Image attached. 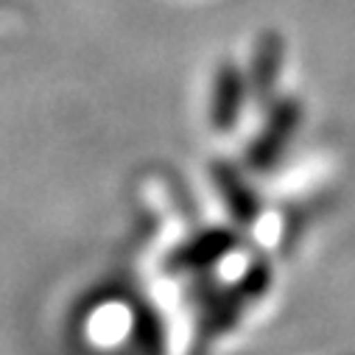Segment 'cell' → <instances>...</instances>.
<instances>
[{"label":"cell","instance_id":"obj_2","mask_svg":"<svg viewBox=\"0 0 355 355\" xmlns=\"http://www.w3.org/2000/svg\"><path fill=\"white\" fill-rule=\"evenodd\" d=\"M283 59H286V42L280 34L275 31H266L257 42H254V51H252V67H249V87L252 93L263 101H269L275 96V87L280 81V73H283Z\"/></svg>","mask_w":355,"mask_h":355},{"label":"cell","instance_id":"obj_4","mask_svg":"<svg viewBox=\"0 0 355 355\" xmlns=\"http://www.w3.org/2000/svg\"><path fill=\"white\" fill-rule=\"evenodd\" d=\"M213 180L221 191V199H224L227 210L232 213V218L238 224H252L260 216V199L254 196V191L246 185V180L232 165L218 162L216 171H213Z\"/></svg>","mask_w":355,"mask_h":355},{"label":"cell","instance_id":"obj_1","mask_svg":"<svg viewBox=\"0 0 355 355\" xmlns=\"http://www.w3.org/2000/svg\"><path fill=\"white\" fill-rule=\"evenodd\" d=\"M302 104L297 98H280L269 118H266V126L254 135V140L249 143V151H246V162L252 171H272L277 165V159L286 154L288 143L294 140L300 123H302Z\"/></svg>","mask_w":355,"mask_h":355},{"label":"cell","instance_id":"obj_3","mask_svg":"<svg viewBox=\"0 0 355 355\" xmlns=\"http://www.w3.org/2000/svg\"><path fill=\"white\" fill-rule=\"evenodd\" d=\"M243 98H246V76L235 64H221L210 96V121L218 132L232 129V123L241 118Z\"/></svg>","mask_w":355,"mask_h":355},{"label":"cell","instance_id":"obj_5","mask_svg":"<svg viewBox=\"0 0 355 355\" xmlns=\"http://www.w3.org/2000/svg\"><path fill=\"white\" fill-rule=\"evenodd\" d=\"M235 246V238L227 230H210L185 243L180 252L173 254V269H207V266L218 263L230 249Z\"/></svg>","mask_w":355,"mask_h":355}]
</instances>
